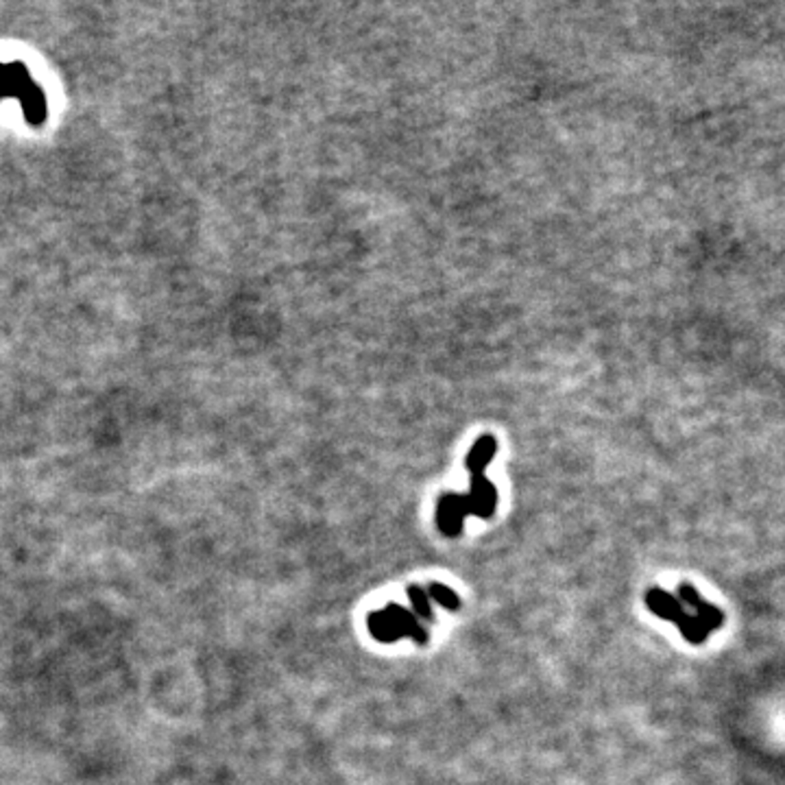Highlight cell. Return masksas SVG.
Masks as SVG:
<instances>
[{
    "label": "cell",
    "mask_w": 785,
    "mask_h": 785,
    "mask_svg": "<svg viewBox=\"0 0 785 785\" xmlns=\"http://www.w3.org/2000/svg\"><path fill=\"white\" fill-rule=\"evenodd\" d=\"M644 600L646 606H648L656 617L674 622V624L679 626L681 635L685 637V641H689V644L694 646H703L705 641H707L709 633L705 631V626L700 624L694 615H689L688 611H685V606L681 605L674 594L661 589V587H650V589L646 591Z\"/></svg>",
    "instance_id": "obj_1"
},
{
    "label": "cell",
    "mask_w": 785,
    "mask_h": 785,
    "mask_svg": "<svg viewBox=\"0 0 785 785\" xmlns=\"http://www.w3.org/2000/svg\"><path fill=\"white\" fill-rule=\"evenodd\" d=\"M456 506L461 517L465 520L467 515H476L480 520L493 517L497 506V489L491 480L480 473V476H469V491L467 496L456 493Z\"/></svg>",
    "instance_id": "obj_2"
},
{
    "label": "cell",
    "mask_w": 785,
    "mask_h": 785,
    "mask_svg": "<svg viewBox=\"0 0 785 785\" xmlns=\"http://www.w3.org/2000/svg\"><path fill=\"white\" fill-rule=\"evenodd\" d=\"M676 598H679V602L683 606L694 609V617L705 626V631H707L709 635L722 629V624H724L722 611H720L718 606L709 605L707 600L700 598V594L694 589L692 585H689V582H681V585L676 587Z\"/></svg>",
    "instance_id": "obj_3"
},
{
    "label": "cell",
    "mask_w": 785,
    "mask_h": 785,
    "mask_svg": "<svg viewBox=\"0 0 785 785\" xmlns=\"http://www.w3.org/2000/svg\"><path fill=\"white\" fill-rule=\"evenodd\" d=\"M384 611H387V615L391 617L393 624L397 626L399 635H402V637H413V639L417 641L419 646H426L428 644L426 626L422 624V620H419V617L414 615L413 611L404 609V606L395 605V602H391V605H388Z\"/></svg>",
    "instance_id": "obj_4"
},
{
    "label": "cell",
    "mask_w": 785,
    "mask_h": 785,
    "mask_svg": "<svg viewBox=\"0 0 785 785\" xmlns=\"http://www.w3.org/2000/svg\"><path fill=\"white\" fill-rule=\"evenodd\" d=\"M496 452H497V443L491 434H485V437L478 438V441L473 443V447L469 449L465 458L469 476H480V473H485V469L489 463L493 461Z\"/></svg>",
    "instance_id": "obj_5"
},
{
    "label": "cell",
    "mask_w": 785,
    "mask_h": 785,
    "mask_svg": "<svg viewBox=\"0 0 785 785\" xmlns=\"http://www.w3.org/2000/svg\"><path fill=\"white\" fill-rule=\"evenodd\" d=\"M437 526L446 537H458L463 530V517L458 515L454 493H443L437 505Z\"/></svg>",
    "instance_id": "obj_6"
},
{
    "label": "cell",
    "mask_w": 785,
    "mask_h": 785,
    "mask_svg": "<svg viewBox=\"0 0 785 785\" xmlns=\"http://www.w3.org/2000/svg\"><path fill=\"white\" fill-rule=\"evenodd\" d=\"M408 598L413 602V611L419 620L423 622H434V614H432V606H430V598H428L426 589L422 587L413 585L408 587Z\"/></svg>",
    "instance_id": "obj_7"
},
{
    "label": "cell",
    "mask_w": 785,
    "mask_h": 785,
    "mask_svg": "<svg viewBox=\"0 0 785 785\" xmlns=\"http://www.w3.org/2000/svg\"><path fill=\"white\" fill-rule=\"evenodd\" d=\"M426 594H428V598L437 600L438 605H441L443 609H447V611H458V606H461V600H458V596L454 594V591L449 589V587L441 585V582H432V585L428 587Z\"/></svg>",
    "instance_id": "obj_8"
}]
</instances>
